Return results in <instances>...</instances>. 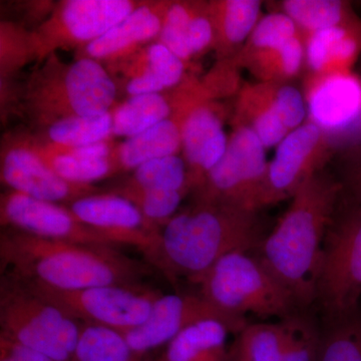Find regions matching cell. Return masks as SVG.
<instances>
[{
    "label": "cell",
    "instance_id": "6da1fadb",
    "mask_svg": "<svg viewBox=\"0 0 361 361\" xmlns=\"http://www.w3.org/2000/svg\"><path fill=\"white\" fill-rule=\"evenodd\" d=\"M0 261L4 275L56 290L135 285L148 273L114 245L42 238L9 228L0 235Z\"/></svg>",
    "mask_w": 361,
    "mask_h": 361
},
{
    "label": "cell",
    "instance_id": "7a4b0ae2",
    "mask_svg": "<svg viewBox=\"0 0 361 361\" xmlns=\"http://www.w3.org/2000/svg\"><path fill=\"white\" fill-rule=\"evenodd\" d=\"M338 187L311 177L293 195L290 208L261 242V262L301 307L316 300L323 247Z\"/></svg>",
    "mask_w": 361,
    "mask_h": 361
},
{
    "label": "cell",
    "instance_id": "3957f363",
    "mask_svg": "<svg viewBox=\"0 0 361 361\" xmlns=\"http://www.w3.org/2000/svg\"><path fill=\"white\" fill-rule=\"evenodd\" d=\"M254 214L224 204L197 202L163 226L148 258L172 279L184 276L197 283L228 254L260 246L263 239Z\"/></svg>",
    "mask_w": 361,
    "mask_h": 361
},
{
    "label": "cell",
    "instance_id": "277c9868",
    "mask_svg": "<svg viewBox=\"0 0 361 361\" xmlns=\"http://www.w3.org/2000/svg\"><path fill=\"white\" fill-rule=\"evenodd\" d=\"M39 65L20 92L23 110L39 127L70 116L104 115L115 106L118 85L96 59L65 63L56 52Z\"/></svg>",
    "mask_w": 361,
    "mask_h": 361
},
{
    "label": "cell",
    "instance_id": "5b68a950",
    "mask_svg": "<svg viewBox=\"0 0 361 361\" xmlns=\"http://www.w3.org/2000/svg\"><path fill=\"white\" fill-rule=\"evenodd\" d=\"M196 284L236 334L248 324V315L285 319L300 308L291 292L248 252H233L221 258Z\"/></svg>",
    "mask_w": 361,
    "mask_h": 361
},
{
    "label": "cell",
    "instance_id": "8992f818",
    "mask_svg": "<svg viewBox=\"0 0 361 361\" xmlns=\"http://www.w3.org/2000/svg\"><path fill=\"white\" fill-rule=\"evenodd\" d=\"M82 322L25 282L2 275L0 336L54 361H73Z\"/></svg>",
    "mask_w": 361,
    "mask_h": 361
},
{
    "label": "cell",
    "instance_id": "52a82bcc",
    "mask_svg": "<svg viewBox=\"0 0 361 361\" xmlns=\"http://www.w3.org/2000/svg\"><path fill=\"white\" fill-rule=\"evenodd\" d=\"M142 1L65 0L52 6L30 30L35 61L40 63L58 49H82L127 18Z\"/></svg>",
    "mask_w": 361,
    "mask_h": 361
},
{
    "label": "cell",
    "instance_id": "ba28073f",
    "mask_svg": "<svg viewBox=\"0 0 361 361\" xmlns=\"http://www.w3.org/2000/svg\"><path fill=\"white\" fill-rule=\"evenodd\" d=\"M265 149L249 126H239L230 137L224 156L197 190V202L255 212L268 171Z\"/></svg>",
    "mask_w": 361,
    "mask_h": 361
},
{
    "label": "cell",
    "instance_id": "9c48e42d",
    "mask_svg": "<svg viewBox=\"0 0 361 361\" xmlns=\"http://www.w3.org/2000/svg\"><path fill=\"white\" fill-rule=\"evenodd\" d=\"M23 282L80 322L103 325L122 334L145 322L161 294L140 284L104 285L66 291Z\"/></svg>",
    "mask_w": 361,
    "mask_h": 361
},
{
    "label": "cell",
    "instance_id": "30bf717a",
    "mask_svg": "<svg viewBox=\"0 0 361 361\" xmlns=\"http://www.w3.org/2000/svg\"><path fill=\"white\" fill-rule=\"evenodd\" d=\"M361 298V205L329 227L316 286L327 317L358 310Z\"/></svg>",
    "mask_w": 361,
    "mask_h": 361
},
{
    "label": "cell",
    "instance_id": "8fae6325",
    "mask_svg": "<svg viewBox=\"0 0 361 361\" xmlns=\"http://www.w3.org/2000/svg\"><path fill=\"white\" fill-rule=\"evenodd\" d=\"M0 173L8 190L39 200L70 205L82 197L97 193L94 185L73 184L59 177L35 151L28 134L4 142Z\"/></svg>",
    "mask_w": 361,
    "mask_h": 361
},
{
    "label": "cell",
    "instance_id": "7c38bea8",
    "mask_svg": "<svg viewBox=\"0 0 361 361\" xmlns=\"http://www.w3.org/2000/svg\"><path fill=\"white\" fill-rule=\"evenodd\" d=\"M1 226L42 237L82 244L114 245L103 234L85 225L71 209L7 190L0 198Z\"/></svg>",
    "mask_w": 361,
    "mask_h": 361
},
{
    "label": "cell",
    "instance_id": "4fadbf2b",
    "mask_svg": "<svg viewBox=\"0 0 361 361\" xmlns=\"http://www.w3.org/2000/svg\"><path fill=\"white\" fill-rule=\"evenodd\" d=\"M80 222L101 233L115 245L137 247L149 257L160 240L161 229L122 195L90 194L68 205Z\"/></svg>",
    "mask_w": 361,
    "mask_h": 361
},
{
    "label": "cell",
    "instance_id": "5bb4252c",
    "mask_svg": "<svg viewBox=\"0 0 361 361\" xmlns=\"http://www.w3.org/2000/svg\"><path fill=\"white\" fill-rule=\"evenodd\" d=\"M205 319L222 320L236 336L231 323L200 293L161 294L145 322L123 334L133 350L142 357L154 349L167 345L190 325Z\"/></svg>",
    "mask_w": 361,
    "mask_h": 361
},
{
    "label": "cell",
    "instance_id": "9a60e30c",
    "mask_svg": "<svg viewBox=\"0 0 361 361\" xmlns=\"http://www.w3.org/2000/svg\"><path fill=\"white\" fill-rule=\"evenodd\" d=\"M171 1H142L99 39L78 49V58L96 59L106 68L158 40Z\"/></svg>",
    "mask_w": 361,
    "mask_h": 361
},
{
    "label": "cell",
    "instance_id": "2e32d148",
    "mask_svg": "<svg viewBox=\"0 0 361 361\" xmlns=\"http://www.w3.org/2000/svg\"><path fill=\"white\" fill-rule=\"evenodd\" d=\"M311 122L322 134L342 135L361 125V82L349 71L326 73L307 96Z\"/></svg>",
    "mask_w": 361,
    "mask_h": 361
},
{
    "label": "cell",
    "instance_id": "e0dca14e",
    "mask_svg": "<svg viewBox=\"0 0 361 361\" xmlns=\"http://www.w3.org/2000/svg\"><path fill=\"white\" fill-rule=\"evenodd\" d=\"M323 137L322 130L307 123L292 130L278 145L274 158L268 165L267 175L259 199V207L293 196L310 173L311 155Z\"/></svg>",
    "mask_w": 361,
    "mask_h": 361
},
{
    "label": "cell",
    "instance_id": "ac0fdd59",
    "mask_svg": "<svg viewBox=\"0 0 361 361\" xmlns=\"http://www.w3.org/2000/svg\"><path fill=\"white\" fill-rule=\"evenodd\" d=\"M187 68L182 59L156 40L108 71L118 87L120 85L130 97L179 87L184 82Z\"/></svg>",
    "mask_w": 361,
    "mask_h": 361
},
{
    "label": "cell",
    "instance_id": "d6986e66",
    "mask_svg": "<svg viewBox=\"0 0 361 361\" xmlns=\"http://www.w3.org/2000/svg\"><path fill=\"white\" fill-rule=\"evenodd\" d=\"M208 99L195 104L182 130V151L186 161L190 189L198 190L207 176L224 156L228 147L222 118Z\"/></svg>",
    "mask_w": 361,
    "mask_h": 361
},
{
    "label": "cell",
    "instance_id": "ffe728a7",
    "mask_svg": "<svg viewBox=\"0 0 361 361\" xmlns=\"http://www.w3.org/2000/svg\"><path fill=\"white\" fill-rule=\"evenodd\" d=\"M206 89L193 82H183L175 89L155 94L128 97L113 109V137L126 139L141 134L197 97L205 96Z\"/></svg>",
    "mask_w": 361,
    "mask_h": 361
},
{
    "label": "cell",
    "instance_id": "44dd1931",
    "mask_svg": "<svg viewBox=\"0 0 361 361\" xmlns=\"http://www.w3.org/2000/svg\"><path fill=\"white\" fill-rule=\"evenodd\" d=\"M204 99L207 97H197L163 122L116 145L111 159L116 173L134 171L154 159L178 155L182 149L183 126L188 114L195 104Z\"/></svg>",
    "mask_w": 361,
    "mask_h": 361
},
{
    "label": "cell",
    "instance_id": "7402d4cb",
    "mask_svg": "<svg viewBox=\"0 0 361 361\" xmlns=\"http://www.w3.org/2000/svg\"><path fill=\"white\" fill-rule=\"evenodd\" d=\"M230 334L222 320L194 323L169 342L157 361H234L232 346L227 344Z\"/></svg>",
    "mask_w": 361,
    "mask_h": 361
},
{
    "label": "cell",
    "instance_id": "603a6c76",
    "mask_svg": "<svg viewBox=\"0 0 361 361\" xmlns=\"http://www.w3.org/2000/svg\"><path fill=\"white\" fill-rule=\"evenodd\" d=\"M358 28L341 25L311 33L306 45V61L311 70L326 73L348 71L361 44Z\"/></svg>",
    "mask_w": 361,
    "mask_h": 361
},
{
    "label": "cell",
    "instance_id": "cb8c5ba5",
    "mask_svg": "<svg viewBox=\"0 0 361 361\" xmlns=\"http://www.w3.org/2000/svg\"><path fill=\"white\" fill-rule=\"evenodd\" d=\"M35 151L59 176L73 184L92 185L116 173L113 159H90L75 155L66 147L39 141L32 135Z\"/></svg>",
    "mask_w": 361,
    "mask_h": 361
},
{
    "label": "cell",
    "instance_id": "d4e9b609",
    "mask_svg": "<svg viewBox=\"0 0 361 361\" xmlns=\"http://www.w3.org/2000/svg\"><path fill=\"white\" fill-rule=\"evenodd\" d=\"M215 27V44L220 51L241 44L257 25L261 2L257 0H227L209 4Z\"/></svg>",
    "mask_w": 361,
    "mask_h": 361
},
{
    "label": "cell",
    "instance_id": "484cf974",
    "mask_svg": "<svg viewBox=\"0 0 361 361\" xmlns=\"http://www.w3.org/2000/svg\"><path fill=\"white\" fill-rule=\"evenodd\" d=\"M113 111V110H111ZM70 116L47 123L39 141L63 147H82L113 139V113Z\"/></svg>",
    "mask_w": 361,
    "mask_h": 361
},
{
    "label": "cell",
    "instance_id": "4316f807",
    "mask_svg": "<svg viewBox=\"0 0 361 361\" xmlns=\"http://www.w3.org/2000/svg\"><path fill=\"white\" fill-rule=\"evenodd\" d=\"M327 318L315 361H361L360 311Z\"/></svg>",
    "mask_w": 361,
    "mask_h": 361
},
{
    "label": "cell",
    "instance_id": "83f0119b",
    "mask_svg": "<svg viewBox=\"0 0 361 361\" xmlns=\"http://www.w3.org/2000/svg\"><path fill=\"white\" fill-rule=\"evenodd\" d=\"M73 361H145L133 350L122 332L82 323Z\"/></svg>",
    "mask_w": 361,
    "mask_h": 361
},
{
    "label": "cell",
    "instance_id": "f1b7e54d",
    "mask_svg": "<svg viewBox=\"0 0 361 361\" xmlns=\"http://www.w3.org/2000/svg\"><path fill=\"white\" fill-rule=\"evenodd\" d=\"M284 319L278 323L247 324L232 345L234 361H281Z\"/></svg>",
    "mask_w": 361,
    "mask_h": 361
},
{
    "label": "cell",
    "instance_id": "f546056e",
    "mask_svg": "<svg viewBox=\"0 0 361 361\" xmlns=\"http://www.w3.org/2000/svg\"><path fill=\"white\" fill-rule=\"evenodd\" d=\"M125 186L139 189L173 190L187 193L190 190L186 161L178 155L154 159L135 169Z\"/></svg>",
    "mask_w": 361,
    "mask_h": 361
},
{
    "label": "cell",
    "instance_id": "4dcf8cb0",
    "mask_svg": "<svg viewBox=\"0 0 361 361\" xmlns=\"http://www.w3.org/2000/svg\"><path fill=\"white\" fill-rule=\"evenodd\" d=\"M283 7L297 26L311 33L346 23L345 6L337 0H287Z\"/></svg>",
    "mask_w": 361,
    "mask_h": 361
},
{
    "label": "cell",
    "instance_id": "1f68e13d",
    "mask_svg": "<svg viewBox=\"0 0 361 361\" xmlns=\"http://www.w3.org/2000/svg\"><path fill=\"white\" fill-rule=\"evenodd\" d=\"M115 193L134 203L142 216L159 229L176 215L186 194L173 190L139 189L125 185L118 188Z\"/></svg>",
    "mask_w": 361,
    "mask_h": 361
},
{
    "label": "cell",
    "instance_id": "d6a6232c",
    "mask_svg": "<svg viewBox=\"0 0 361 361\" xmlns=\"http://www.w3.org/2000/svg\"><path fill=\"white\" fill-rule=\"evenodd\" d=\"M196 4L170 2L158 42L182 59L187 66L193 59L188 40V30Z\"/></svg>",
    "mask_w": 361,
    "mask_h": 361
},
{
    "label": "cell",
    "instance_id": "836d02e7",
    "mask_svg": "<svg viewBox=\"0 0 361 361\" xmlns=\"http://www.w3.org/2000/svg\"><path fill=\"white\" fill-rule=\"evenodd\" d=\"M281 361H315L320 331L306 318L296 314L285 318Z\"/></svg>",
    "mask_w": 361,
    "mask_h": 361
},
{
    "label": "cell",
    "instance_id": "e575fe53",
    "mask_svg": "<svg viewBox=\"0 0 361 361\" xmlns=\"http://www.w3.org/2000/svg\"><path fill=\"white\" fill-rule=\"evenodd\" d=\"M296 23L286 13H270L258 21L249 44L253 52L275 51L297 37Z\"/></svg>",
    "mask_w": 361,
    "mask_h": 361
},
{
    "label": "cell",
    "instance_id": "d590c367",
    "mask_svg": "<svg viewBox=\"0 0 361 361\" xmlns=\"http://www.w3.org/2000/svg\"><path fill=\"white\" fill-rule=\"evenodd\" d=\"M30 61H35L32 33L25 28L2 21L1 78L13 75Z\"/></svg>",
    "mask_w": 361,
    "mask_h": 361
},
{
    "label": "cell",
    "instance_id": "8d00e7d4",
    "mask_svg": "<svg viewBox=\"0 0 361 361\" xmlns=\"http://www.w3.org/2000/svg\"><path fill=\"white\" fill-rule=\"evenodd\" d=\"M263 99L262 106L259 104V109L252 114V125L249 127L255 132L265 148H271L278 146L290 132L275 109L273 94H264Z\"/></svg>",
    "mask_w": 361,
    "mask_h": 361
},
{
    "label": "cell",
    "instance_id": "74e56055",
    "mask_svg": "<svg viewBox=\"0 0 361 361\" xmlns=\"http://www.w3.org/2000/svg\"><path fill=\"white\" fill-rule=\"evenodd\" d=\"M304 51L302 42L298 37L289 40L281 49L275 51L259 54L257 59H262L259 63L267 73L268 68H273L280 77H294L302 66ZM261 68V71H262ZM269 68V70H270Z\"/></svg>",
    "mask_w": 361,
    "mask_h": 361
},
{
    "label": "cell",
    "instance_id": "f35d334b",
    "mask_svg": "<svg viewBox=\"0 0 361 361\" xmlns=\"http://www.w3.org/2000/svg\"><path fill=\"white\" fill-rule=\"evenodd\" d=\"M275 109L289 132L300 127L307 114L302 94L296 87L283 85L273 94Z\"/></svg>",
    "mask_w": 361,
    "mask_h": 361
},
{
    "label": "cell",
    "instance_id": "ab89813d",
    "mask_svg": "<svg viewBox=\"0 0 361 361\" xmlns=\"http://www.w3.org/2000/svg\"><path fill=\"white\" fill-rule=\"evenodd\" d=\"M0 361H54L39 351L0 336Z\"/></svg>",
    "mask_w": 361,
    "mask_h": 361
},
{
    "label": "cell",
    "instance_id": "60d3db41",
    "mask_svg": "<svg viewBox=\"0 0 361 361\" xmlns=\"http://www.w3.org/2000/svg\"><path fill=\"white\" fill-rule=\"evenodd\" d=\"M353 191H355L356 198L358 199L361 205V169L356 173L355 179H353Z\"/></svg>",
    "mask_w": 361,
    "mask_h": 361
}]
</instances>
